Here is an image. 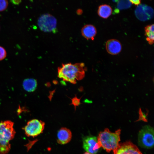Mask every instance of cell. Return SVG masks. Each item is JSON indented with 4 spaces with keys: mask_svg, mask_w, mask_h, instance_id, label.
<instances>
[{
    "mask_svg": "<svg viewBox=\"0 0 154 154\" xmlns=\"http://www.w3.org/2000/svg\"><path fill=\"white\" fill-rule=\"evenodd\" d=\"M85 65L83 63L62 64L58 69V77L64 81L75 84L83 79L85 75Z\"/></svg>",
    "mask_w": 154,
    "mask_h": 154,
    "instance_id": "cell-1",
    "label": "cell"
},
{
    "mask_svg": "<svg viewBox=\"0 0 154 154\" xmlns=\"http://www.w3.org/2000/svg\"><path fill=\"white\" fill-rule=\"evenodd\" d=\"M121 131L119 129L112 132L108 128H106L104 131L100 132L97 139L101 147L108 152L115 150L119 144Z\"/></svg>",
    "mask_w": 154,
    "mask_h": 154,
    "instance_id": "cell-2",
    "label": "cell"
},
{
    "mask_svg": "<svg viewBox=\"0 0 154 154\" xmlns=\"http://www.w3.org/2000/svg\"><path fill=\"white\" fill-rule=\"evenodd\" d=\"M154 129L149 125L144 126L139 132L138 144L142 147L150 149L154 144Z\"/></svg>",
    "mask_w": 154,
    "mask_h": 154,
    "instance_id": "cell-3",
    "label": "cell"
},
{
    "mask_svg": "<svg viewBox=\"0 0 154 154\" xmlns=\"http://www.w3.org/2000/svg\"><path fill=\"white\" fill-rule=\"evenodd\" d=\"M13 126V123L10 121L0 122V145H10L9 142L13 138L15 133Z\"/></svg>",
    "mask_w": 154,
    "mask_h": 154,
    "instance_id": "cell-4",
    "label": "cell"
},
{
    "mask_svg": "<svg viewBox=\"0 0 154 154\" xmlns=\"http://www.w3.org/2000/svg\"><path fill=\"white\" fill-rule=\"evenodd\" d=\"M56 18L48 13L42 15L38 20L39 27L40 30L44 32H54L56 31Z\"/></svg>",
    "mask_w": 154,
    "mask_h": 154,
    "instance_id": "cell-5",
    "label": "cell"
},
{
    "mask_svg": "<svg viewBox=\"0 0 154 154\" xmlns=\"http://www.w3.org/2000/svg\"><path fill=\"white\" fill-rule=\"evenodd\" d=\"M45 123L37 119H34L29 121L24 128L26 135L28 137H34L42 133Z\"/></svg>",
    "mask_w": 154,
    "mask_h": 154,
    "instance_id": "cell-6",
    "label": "cell"
},
{
    "mask_svg": "<svg viewBox=\"0 0 154 154\" xmlns=\"http://www.w3.org/2000/svg\"><path fill=\"white\" fill-rule=\"evenodd\" d=\"M113 151L114 154H143L137 147L130 141L119 143Z\"/></svg>",
    "mask_w": 154,
    "mask_h": 154,
    "instance_id": "cell-7",
    "label": "cell"
},
{
    "mask_svg": "<svg viewBox=\"0 0 154 154\" xmlns=\"http://www.w3.org/2000/svg\"><path fill=\"white\" fill-rule=\"evenodd\" d=\"M83 147L86 152L92 154H96L101 146L98 141L97 138L88 136L84 138Z\"/></svg>",
    "mask_w": 154,
    "mask_h": 154,
    "instance_id": "cell-8",
    "label": "cell"
},
{
    "mask_svg": "<svg viewBox=\"0 0 154 154\" xmlns=\"http://www.w3.org/2000/svg\"><path fill=\"white\" fill-rule=\"evenodd\" d=\"M135 13L139 20L144 21L150 19L153 17L154 11L151 7L145 5L141 4L136 8Z\"/></svg>",
    "mask_w": 154,
    "mask_h": 154,
    "instance_id": "cell-9",
    "label": "cell"
},
{
    "mask_svg": "<svg viewBox=\"0 0 154 154\" xmlns=\"http://www.w3.org/2000/svg\"><path fill=\"white\" fill-rule=\"evenodd\" d=\"M106 49L108 53L115 55L120 52L122 49V45L120 42L115 39L108 40L106 43Z\"/></svg>",
    "mask_w": 154,
    "mask_h": 154,
    "instance_id": "cell-10",
    "label": "cell"
},
{
    "mask_svg": "<svg viewBox=\"0 0 154 154\" xmlns=\"http://www.w3.org/2000/svg\"><path fill=\"white\" fill-rule=\"evenodd\" d=\"M72 134L70 129L66 127H62L57 133V142L60 144H65L71 139Z\"/></svg>",
    "mask_w": 154,
    "mask_h": 154,
    "instance_id": "cell-11",
    "label": "cell"
},
{
    "mask_svg": "<svg viewBox=\"0 0 154 154\" xmlns=\"http://www.w3.org/2000/svg\"><path fill=\"white\" fill-rule=\"evenodd\" d=\"M81 33L82 36L86 39L93 40L97 33L96 29L92 25L86 24L82 28Z\"/></svg>",
    "mask_w": 154,
    "mask_h": 154,
    "instance_id": "cell-12",
    "label": "cell"
},
{
    "mask_svg": "<svg viewBox=\"0 0 154 154\" xmlns=\"http://www.w3.org/2000/svg\"><path fill=\"white\" fill-rule=\"evenodd\" d=\"M112 11V8L109 5L103 4L99 7L98 13L101 17L107 19L111 15Z\"/></svg>",
    "mask_w": 154,
    "mask_h": 154,
    "instance_id": "cell-13",
    "label": "cell"
},
{
    "mask_svg": "<svg viewBox=\"0 0 154 154\" xmlns=\"http://www.w3.org/2000/svg\"><path fill=\"white\" fill-rule=\"evenodd\" d=\"M23 85L25 90L29 92H31L35 90L37 83L36 80L34 79H27L24 81Z\"/></svg>",
    "mask_w": 154,
    "mask_h": 154,
    "instance_id": "cell-14",
    "label": "cell"
},
{
    "mask_svg": "<svg viewBox=\"0 0 154 154\" xmlns=\"http://www.w3.org/2000/svg\"><path fill=\"white\" fill-rule=\"evenodd\" d=\"M145 35L146 39L150 44L153 43L154 39V25L147 26L145 28Z\"/></svg>",
    "mask_w": 154,
    "mask_h": 154,
    "instance_id": "cell-15",
    "label": "cell"
},
{
    "mask_svg": "<svg viewBox=\"0 0 154 154\" xmlns=\"http://www.w3.org/2000/svg\"><path fill=\"white\" fill-rule=\"evenodd\" d=\"M131 5L129 0H120L117 1V7L120 9H126L130 7Z\"/></svg>",
    "mask_w": 154,
    "mask_h": 154,
    "instance_id": "cell-16",
    "label": "cell"
},
{
    "mask_svg": "<svg viewBox=\"0 0 154 154\" xmlns=\"http://www.w3.org/2000/svg\"><path fill=\"white\" fill-rule=\"evenodd\" d=\"M8 3L7 0H0V12L4 11L7 8Z\"/></svg>",
    "mask_w": 154,
    "mask_h": 154,
    "instance_id": "cell-17",
    "label": "cell"
},
{
    "mask_svg": "<svg viewBox=\"0 0 154 154\" xmlns=\"http://www.w3.org/2000/svg\"><path fill=\"white\" fill-rule=\"evenodd\" d=\"M80 99L81 98H79L76 96L72 99V103L70 104H72L74 106L75 110L76 107L79 105Z\"/></svg>",
    "mask_w": 154,
    "mask_h": 154,
    "instance_id": "cell-18",
    "label": "cell"
},
{
    "mask_svg": "<svg viewBox=\"0 0 154 154\" xmlns=\"http://www.w3.org/2000/svg\"><path fill=\"white\" fill-rule=\"evenodd\" d=\"M7 52L3 47L0 46V61L4 59L6 56Z\"/></svg>",
    "mask_w": 154,
    "mask_h": 154,
    "instance_id": "cell-19",
    "label": "cell"
},
{
    "mask_svg": "<svg viewBox=\"0 0 154 154\" xmlns=\"http://www.w3.org/2000/svg\"><path fill=\"white\" fill-rule=\"evenodd\" d=\"M129 1L132 4H134L135 5H139L141 3V1L139 0H129Z\"/></svg>",
    "mask_w": 154,
    "mask_h": 154,
    "instance_id": "cell-20",
    "label": "cell"
},
{
    "mask_svg": "<svg viewBox=\"0 0 154 154\" xmlns=\"http://www.w3.org/2000/svg\"><path fill=\"white\" fill-rule=\"evenodd\" d=\"M11 1L13 4L15 5H18L21 2V0H12Z\"/></svg>",
    "mask_w": 154,
    "mask_h": 154,
    "instance_id": "cell-21",
    "label": "cell"
},
{
    "mask_svg": "<svg viewBox=\"0 0 154 154\" xmlns=\"http://www.w3.org/2000/svg\"><path fill=\"white\" fill-rule=\"evenodd\" d=\"M77 13L78 15L82 14L83 12L82 10L81 9H78L77 10Z\"/></svg>",
    "mask_w": 154,
    "mask_h": 154,
    "instance_id": "cell-22",
    "label": "cell"
},
{
    "mask_svg": "<svg viewBox=\"0 0 154 154\" xmlns=\"http://www.w3.org/2000/svg\"><path fill=\"white\" fill-rule=\"evenodd\" d=\"M83 154H91V153H88L86 152L85 153H84Z\"/></svg>",
    "mask_w": 154,
    "mask_h": 154,
    "instance_id": "cell-23",
    "label": "cell"
}]
</instances>
